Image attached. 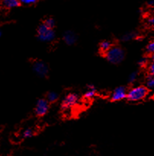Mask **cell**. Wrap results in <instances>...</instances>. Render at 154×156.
Masks as SVG:
<instances>
[{
  "mask_svg": "<svg viewBox=\"0 0 154 156\" xmlns=\"http://www.w3.org/2000/svg\"><path fill=\"white\" fill-rule=\"evenodd\" d=\"M148 88L145 86H137L131 88L127 93V99L129 101L137 102L142 101L147 96Z\"/></svg>",
  "mask_w": 154,
  "mask_h": 156,
  "instance_id": "obj_1",
  "label": "cell"
},
{
  "mask_svg": "<svg viewBox=\"0 0 154 156\" xmlns=\"http://www.w3.org/2000/svg\"><path fill=\"white\" fill-rule=\"evenodd\" d=\"M105 57L108 62L113 64H118L124 59V51L120 47H111V49L105 53Z\"/></svg>",
  "mask_w": 154,
  "mask_h": 156,
  "instance_id": "obj_2",
  "label": "cell"
},
{
  "mask_svg": "<svg viewBox=\"0 0 154 156\" xmlns=\"http://www.w3.org/2000/svg\"><path fill=\"white\" fill-rule=\"evenodd\" d=\"M38 39L42 42H51L55 38V32L53 28L47 27L43 23L38 29Z\"/></svg>",
  "mask_w": 154,
  "mask_h": 156,
  "instance_id": "obj_3",
  "label": "cell"
},
{
  "mask_svg": "<svg viewBox=\"0 0 154 156\" xmlns=\"http://www.w3.org/2000/svg\"><path fill=\"white\" fill-rule=\"evenodd\" d=\"M79 101V97L76 94H69L66 96L62 101V108L64 110L70 109L74 107Z\"/></svg>",
  "mask_w": 154,
  "mask_h": 156,
  "instance_id": "obj_4",
  "label": "cell"
},
{
  "mask_svg": "<svg viewBox=\"0 0 154 156\" xmlns=\"http://www.w3.org/2000/svg\"><path fill=\"white\" fill-rule=\"evenodd\" d=\"M49 109V103L47 100L40 99L38 101L35 107V114L38 116H44L47 113Z\"/></svg>",
  "mask_w": 154,
  "mask_h": 156,
  "instance_id": "obj_5",
  "label": "cell"
},
{
  "mask_svg": "<svg viewBox=\"0 0 154 156\" xmlns=\"http://www.w3.org/2000/svg\"><path fill=\"white\" fill-rule=\"evenodd\" d=\"M126 88L123 86L116 88L111 94V99L113 101H117L124 99L127 97Z\"/></svg>",
  "mask_w": 154,
  "mask_h": 156,
  "instance_id": "obj_6",
  "label": "cell"
},
{
  "mask_svg": "<svg viewBox=\"0 0 154 156\" xmlns=\"http://www.w3.org/2000/svg\"><path fill=\"white\" fill-rule=\"evenodd\" d=\"M33 69L34 73L41 77H44L48 73V68L47 65L41 61H37L34 63Z\"/></svg>",
  "mask_w": 154,
  "mask_h": 156,
  "instance_id": "obj_7",
  "label": "cell"
},
{
  "mask_svg": "<svg viewBox=\"0 0 154 156\" xmlns=\"http://www.w3.org/2000/svg\"><path fill=\"white\" fill-rule=\"evenodd\" d=\"M63 40L67 45H73L76 42L77 37L75 34L74 32L71 31V30H68V31L64 33Z\"/></svg>",
  "mask_w": 154,
  "mask_h": 156,
  "instance_id": "obj_8",
  "label": "cell"
},
{
  "mask_svg": "<svg viewBox=\"0 0 154 156\" xmlns=\"http://www.w3.org/2000/svg\"><path fill=\"white\" fill-rule=\"evenodd\" d=\"M96 90L95 88L93 85H89L87 87V91H85V94H84V97L87 99H91L95 95Z\"/></svg>",
  "mask_w": 154,
  "mask_h": 156,
  "instance_id": "obj_9",
  "label": "cell"
},
{
  "mask_svg": "<svg viewBox=\"0 0 154 156\" xmlns=\"http://www.w3.org/2000/svg\"><path fill=\"white\" fill-rule=\"evenodd\" d=\"M2 2L6 8H9V9L18 7L21 3L19 0H3Z\"/></svg>",
  "mask_w": 154,
  "mask_h": 156,
  "instance_id": "obj_10",
  "label": "cell"
},
{
  "mask_svg": "<svg viewBox=\"0 0 154 156\" xmlns=\"http://www.w3.org/2000/svg\"><path fill=\"white\" fill-rule=\"evenodd\" d=\"M111 47V44L109 42V41H102V43L100 44V50L102 51L105 52L106 53L108 50H109Z\"/></svg>",
  "mask_w": 154,
  "mask_h": 156,
  "instance_id": "obj_11",
  "label": "cell"
},
{
  "mask_svg": "<svg viewBox=\"0 0 154 156\" xmlns=\"http://www.w3.org/2000/svg\"><path fill=\"white\" fill-rule=\"evenodd\" d=\"M146 88L148 89L154 90V76L150 75L146 79Z\"/></svg>",
  "mask_w": 154,
  "mask_h": 156,
  "instance_id": "obj_12",
  "label": "cell"
},
{
  "mask_svg": "<svg viewBox=\"0 0 154 156\" xmlns=\"http://www.w3.org/2000/svg\"><path fill=\"white\" fill-rule=\"evenodd\" d=\"M47 101L48 102H54L58 99V94L57 93L54 92V91H50L47 94Z\"/></svg>",
  "mask_w": 154,
  "mask_h": 156,
  "instance_id": "obj_13",
  "label": "cell"
},
{
  "mask_svg": "<svg viewBox=\"0 0 154 156\" xmlns=\"http://www.w3.org/2000/svg\"><path fill=\"white\" fill-rule=\"evenodd\" d=\"M136 34L134 33H127V34H125L122 36L121 40L123 41H131L132 40L133 38L135 37Z\"/></svg>",
  "mask_w": 154,
  "mask_h": 156,
  "instance_id": "obj_14",
  "label": "cell"
},
{
  "mask_svg": "<svg viewBox=\"0 0 154 156\" xmlns=\"http://www.w3.org/2000/svg\"><path fill=\"white\" fill-rule=\"evenodd\" d=\"M44 24H46V25L47 26V27H50V28H53V27H54V20L53 19V18H47V20H45V21L44 22Z\"/></svg>",
  "mask_w": 154,
  "mask_h": 156,
  "instance_id": "obj_15",
  "label": "cell"
},
{
  "mask_svg": "<svg viewBox=\"0 0 154 156\" xmlns=\"http://www.w3.org/2000/svg\"><path fill=\"white\" fill-rule=\"evenodd\" d=\"M33 134L34 133L31 129H27L26 130H24V133H23V137H24V138H30V137H31L33 136Z\"/></svg>",
  "mask_w": 154,
  "mask_h": 156,
  "instance_id": "obj_16",
  "label": "cell"
},
{
  "mask_svg": "<svg viewBox=\"0 0 154 156\" xmlns=\"http://www.w3.org/2000/svg\"><path fill=\"white\" fill-rule=\"evenodd\" d=\"M137 73H132L129 76L128 81H129V82H131V83H133V82H134L136 80H137Z\"/></svg>",
  "mask_w": 154,
  "mask_h": 156,
  "instance_id": "obj_17",
  "label": "cell"
},
{
  "mask_svg": "<svg viewBox=\"0 0 154 156\" xmlns=\"http://www.w3.org/2000/svg\"><path fill=\"white\" fill-rule=\"evenodd\" d=\"M146 49H147V51L149 52V53H154V41H152V42L149 43V44H148Z\"/></svg>",
  "mask_w": 154,
  "mask_h": 156,
  "instance_id": "obj_18",
  "label": "cell"
},
{
  "mask_svg": "<svg viewBox=\"0 0 154 156\" xmlns=\"http://www.w3.org/2000/svg\"><path fill=\"white\" fill-rule=\"evenodd\" d=\"M38 0H19L20 2L24 3L26 5H30V4H34Z\"/></svg>",
  "mask_w": 154,
  "mask_h": 156,
  "instance_id": "obj_19",
  "label": "cell"
},
{
  "mask_svg": "<svg viewBox=\"0 0 154 156\" xmlns=\"http://www.w3.org/2000/svg\"><path fill=\"white\" fill-rule=\"evenodd\" d=\"M149 73H150V75H152V76H154V62H152V63H151L150 66H149Z\"/></svg>",
  "mask_w": 154,
  "mask_h": 156,
  "instance_id": "obj_20",
  "label": "cell"
},
{
  "mask_svg": "<svg viewBox=\"0 0 154 156\" xmlns=\"http://www.w3.org/2000/svg\"><path fill=\"white\" fill-rule=\"evenodd\" d=\"M139 64H140V66H145L146 64V59H144V58L140 59V61H139Z\"/></svg>",
  "mask_w": 154,
  "mask_h": 156,
  "instance_id": "obj_21",
  "label": "cell"
},
{
  "mask_svg": "<svg viewBox=\"0 0 154 156\" xmlns=\"http://www.w3.org/2000/svg\"><path fill=\"white\" fill-rule=\"evenodd\" d=\"M149 21V24H152V25L153 26V27H154V18H149V21Z\"/></svg>",
  "mask_w": 154,
  "mask_h": 156,
  "instance_id": "obj_22",
  "label": "cell"
},
{
  "mask_svg": "<svg viewBox=\"0 0 154 156\" xmlns=\"http://www.w3.org/2000/svg\"><path fill=\"white\" fill-rule=\"evenodd\" d=\"M152 62H154V53H152Z\"/></svg>",
  "mask_w": 154,
  "mask_h": 156,
  "instance_id": "obj_23",
  "label": "cell"
},
{
  "mask_svg": "<svg viewBox=\"0 0 154 156\" xmlns=\"http://www.w3.org/2000/svg\"><path fill=\"white\" fill-rule=\"evenodd\" d=\"M149 5H153V4H154V2H153V1H151V2H149Z\"/></svg>",
  "mask_w": 154,
  "mask_h": 156,
  "instance_id": "obj_24",
  "label": "cell"
},
{
  "mask_svg": "<svg viewBox=\"0 0 154 156\" xmlns=\"http://www.w3.org/2000/svg\"><path fill=\"white\" fill-rule=\"evenodd\" d=\"M1 34H2V33H1V31H0V37H1Z\"/></svg>",
  "mask_w": 154,
  "mask_h": 156,
  "instance_id": "obj_25",
  "label": "cell"
}]
</instances>
